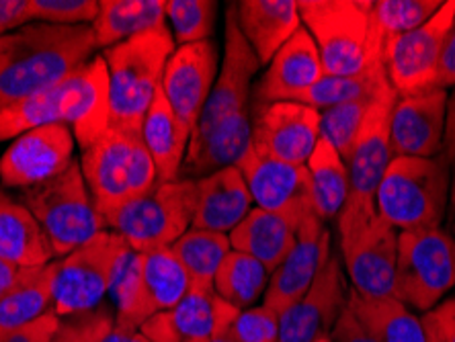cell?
Wrapping results in <instances>:
<instances>
[{
    "label": "cell",
    "instance_id": "1",
    "mask_svg": "<svg viewBox=\"0 0 455 342\" xmlns=\"http://www.w3.org/2000/svg\"><path fill=\"white\" fill-rule=\"evenodd\" d=\"M97 48L91 25L31 23L9 33L0 50V109L62 84Z\"/></svg>",
    "mask_w": 455,
    "mask_h": 342
},
{
    "label": "cell",
    "instance_id": "2",
    "mask_svg": "<svg viewBox=\"0 0 455 342\" xmlns=\"http://www.w3.org/2000/svg\"><path fill=\"white\" fill-rule=\"evenodd\" d=\"M44 125H68L83 150L109 127V78L103 56L62 84L0 109V142Z\"/></svg>",
    "mask_w": 455,
    "mask_h": 342
},
{
    "label": "cell",
    "instance_id": "3",
    "mask_svg": "<svg viewBox=\"0 0 455 342\" xmlns=\"http://www.w3.org/2000/svg\"><path fill=\"white\" fill-rule=\"evenodd\" d=\"M169 27H160L103 52L109 78V127L142 138L146 113L160 86L166 62L175 52Z\"/></svg>",
    "mask_w": 455,
    "mask_h": 342
},
{
    "label": "cell",
    "instance_id": "4",
    "mask_svg": "<svg viewBox=\"0 0 455 342\" xmlns=\"http://www.w3.org/2000/svg\"><path fill=\"white\" fill-rule=\"evenodd\" d=\"M450 189L451 171L443 156H394L379 180L376 211L398 232L441 227Z\"/></svg>",
    "mask_w": 455,
    "mask_h": 342
},
{
    "label": "cell",
    "instance_id": "5",
    "mask_svg": "<svg viewBox=\"0 0 455 342\" xmlns=\"http://www.w3.org/2000/svg\"><path fill=\"white\" fill-rule=\"evenodd\" d=\"M298 4L324 74L355 76L384 64L371 48V0H299Z\"/></svg>",
    "mask_w": 455,
    "mask_h": 342
},
{
    "label": "cell",
    "instance_id": "6",
    "mask_svg": "<svg viewBox=\"0 0 455 342\" xmlns=\"http://www.w3.org/2000/svg\"><path fill=\"white\" fill-rule=\"evenodd\" d=\"M97 210L107 213L146 195L158 183L156 166L140 136L107 127L78 160Z\"/></svg>",
    "mask_w": 455,
    "mask_h": 342
},
{
    "label": "cell",
    "instance_id": "7",
    "mask_svg": "<svg viewBox=\"0 0 455 342\" xmlns=\"http://www.w3.org/2000/svg\"><path fill=\"white\" fill-rule=\"evenodd\" d=\"M21 203L42 226L56 258H64L97 234L109 230L103 213L91 197L78 160L60 177L25 189Z\"/></svg>",
    "mask_w": 455,
    "mask_h": 342
},
{
    "label": "cell",
    "instance_id": "8",
    "mask_svg": "<svg viewBox=\"0 0 455 342\" xmlns=\"http://www.w3.org/2000/svg\"><path fill=\"white\" fill-rule=\"evenodd\" d=\"M189 277L171 248L132 252L113 285L116 324L142 328L163 312H172L189 291Z\"/></svg>",
    "mask_w": 455,
    "mask_h": 342
},
{
    "label": "cell",
    "instance_id": "9",
    "mask_svg": "<svg viewBox=\"0 0 455 342\" xmlns=\"http://www.w3.org/2000/svg\"><path fill=\"white\" fill-rule=\"evenodd\" d=\"M196 199V180L177 179L171 183H156L146 195L107 213L105 221L133 252L171 248L193 224Z\"/></svg>",
    "mask_w": 455,
    "mask_h": 342
},
{
    "label": "cell",
    "instance_id": "10",
    "mask_svg": "<svg viewBox=\"0 0 455 342\" xmlns=\"http://www.w3.org/2000/svg\"><path fill=\"white\" fill-rule=\"evenodd\" d=\"M132 252L119 234L107 230L56 260L53 312L60 318H70L101 307Z\"/></svg>",
    "mask_w": 455,
    "mask_h": 342
},
{
    "label": "cell",
    "instance_id": "11",
    "mask_svg": "<svg viewBox=\"0 0 455 342\" xmlns=\"http://www.w3.org/2000/svg\"><path fill=\"white\" fill-rule=\"evenodd\" d=\"M396 91L386 84L373 97L361 127L357 142L347 160L349 171V199L337 218L339 234L353 230L376 216V193L394 154L390 146V115L396 103Z\"/></svg>",
    "mask_w": 455,
    "mask_h": 342
},
{
    "label": "cell",
    "instance_id": "12",
    "mask_svg": "<svg viewBox=\"0 0 455 342\" xmlns=\"http://www.w3.org/2000/svg\"><path fill=\"white\" fill-rule=\"evenodd\" d=\"M455 285V240L441 227L400 232L396 298L419 312H431Z\"/></svg>",
    "mask_w": 455,
    "mask_h": 342
},
{
    "label": "cell",
    "instance_id": "13",
    "mask_svg": "<svg viewBox=\"0 0 455 342\" xmlns=\"http://www.w3.org/2000/svg\"><path fill=\"white\" fill-rule=\"evenodd\" d=\"M453 19L455 0H445L425 25L390 44L384 56V66L387 83L398 97L437 89L441 52Z\"/></svg>",
    "mask_w": 455,
    "mask_h": 342
},
{
    "label": "cell",
    "instance_id": "14",
    "mask_svg": "<svg viewBox=\"0 0 455 342\" xmlns=\"http://www.w3.org/2000/svg\"><path fill=\"white\" fill-rule=\"evenodd\" d=\"M398 236L400 232L378 213L340 234V252L351 290L365 298H396Z\"/></svg>",
    "mask_w": 455,
    "mask_h": 342
},
{
    "label": "cell",
    "instance_id": "15",
    "mask_svg": "<svg viewBox=\"0 0 455 342\" xmlns=\"http://www.w3.org/2000/svg\"><path fill=\"white\" fill-rule=\"evenodd\" d=\"M75 133L68 125H44L12 139L0 158L3 187L33 189L60 177L75 163Z\"/></svg>",
    "mask_w": 455,
    "mask_h": 342
},
{
    "label": "cell",
    "instance_id": "16",
    "mask_svg": "<svg viewBox=\"0 0 455 342\" xmlns=\"http://www.w3.org/2000/svg\"><path fill=\"white\" fill-rule=\"evenodd\" d=\"M236 169L243 172L252 203H257L260 210L281 213L296 226L316 213L312 203L310 174L306 166L265 158L251 146L238 160Z\"/></svg>",
    "mask_w": 455,
    "mask_h": 342
},
{
    "label": "cell",
    "instance_id": "17",
    "mask_svg": "<svg viewBox=\"0 0 455 342\" xmlns=\"http://www.w3.org/2000/svg\"><path fill=\"white\" fill-rule=\"evenodd\" d=\"M320 139V111L296 100L259 107L252 122L254 152L287 164L306 166Z\"/></svg>",
    "mask_w": 455,
    "mask_h": 342
},
{
    "label": "cell",
    "instance_id": "18",
    "mask_svg": "<svg viewBox=\"0 0 455 342\" xmlns=\"http://www.w3.org/2000/svg\"><path fill=\"white\" fill-rule=\"evenodd\" d=\"M347 285L340 258L331 254L304 298L279 316V342H314L331 334L347 307Z\"/></svg>",
    "mask_w": 455,
    "mask_h": 342
},
{
    "label": "cell",
    "instance_id": "19",
    "mask_svg": "<svg viewBox=\"0 0 455 342\" xmlns=\"http://www.w3.org/2000/svg\"><path fill=\"white\" fill-rule=\"evenodd\" d=\"M331 257V232L316 213L298 226V238L283 263L271 273L263 306L281 316L287 307L304 298Z\"/></svg>",
    "mask_w": 455,
    "mask_h": 342
},
{
    "label": "cell",
    "instance_id": "20",
    "mask_svg": "<svg viewBox=\"0 0 455 342\" xmlns=\"http://www.w3.org/2000/svg\"><path fill=\"white\" fill-rule=\"evenodd\" d=\"M259 68L260 62L257 53L252 52L238 27L236 4H230L226 12L224 64L218 72L212 95L207 99L196 130H207V127L222 123L224 119L246 113V100H249L251 83Z\"/></svg>",
    "mask_w": 455,
    "mask_h": 342
},
{
    "label": "cell",
    "instance_id": "21",
    "mask_svg": "<svg viewBox=\"0 0 455 342\" xmlns=\"http://www.w3.org/2000/svg\"><path fill=\"white\" fill-rule=\"evenodd\" d=\"M218 76V50L212 42L180 45L166 62L163 92L179 122L193 131Z\"/></svg>",
    "mask_w": 455,
    "mask_h": 342
},
{
    "label": "cell",
    "instance_id": "22",
    "mask_svg": "<svg viewBox=\"0 0 455 342\" xmlns=\"http://www.w3.org/2000/svg\"><path fill=\"white\" fill-rule=\"evenodd\" d=\"M447 91L435 89L398 97L390 115V146L394 156L435 158L443 146Z\"/></svg>",
    "mask_w": 455,
    "mask_h": 342
},
{
    "label": "cell",
    "instance_id": "23",
    "mask_svg": "<svg viewBox=\"0 0 455 342\" xmlns=\"http://www.w3.org/2000/svg\"><path fill=\"white\" fill-rule=\"evenodd\" d=\"M323 76L324 68L320 62L318 48L302 25L296 36L271 60L269 68L257 86V99L260 105L296 100Z\"/></svg>",
    "mask_w": 455,
    "mask_h": 342
},
{
    "label": "cell",
    "instance_id": "24",
    "mask_svg": "<svg viewBox=\"0 0 455 342\" xmlns=\"http://www.w3.org/2000/svg\"><path fill=\"white\" fill-rule=\"evenodd\" d=\"M252 142V123L249 113H240L222 123L193 130L179 179L197 180L228 166H236Z\"/></svg>",
    "mask_w": 455,
    "mask_h": 342
},
{
    "label": "cell",
    "instance_id": "25",
    "mask_svg": "<svg viewBox=\"0 0 455 342\" xmlns=\"http://www.w3.org/2000/svg\"><path fill=\"white\" fill-rule=\"evenodd\" d=\"M197 199L191 227L226 234L236 227L252 210V197L236 166H228L196 180Z\"/></svg>",
    "mask_w": 455,
    "mask_h": 342
},
{
    "label": "cell",
    "instance_id": "26",
    "mask_svg": "<svg viewBox=\"0 0 455 342\" xmlns=\"http://www.w3.org/2000/svg\"><path fill=\"white\" fill-rule=\"evenodd\" d=\"M238 27L260 64H271L275 53L302 27L296 0H240Z\"/></svg>",
    "mask_w": 455,
    "mask_h": 342
},
{
    "label": "cell",
    "instance_id": "27",
    "mask_svg": "<svg viewBox=\"0 0 455 342\" xmlns=\"http://www.w3.org/2000/svg\"><path fill=\"white\" fill-rule=\"evenodd\" d=\"M228 238L232 251L249 254L273 273L296 244L298 226L281 213L254 207Z\"/></svg>",
    "mask_w": 455,
    "mask_h": 342
},
{
    "label": "cell",
    "instance_id": "28",
    "mask_svg": "<svg viewBox=\"0 0 455 342\" xmlns=\"http://www.w3.org/2000/svg\"><path fill=\"white\" fill-rule=\"evenodd\" d=\"M189 138L191 131L179 122L160 86L142 123V142L156 166L158 183H171L179 179Z\"/></svg>",
    "mask_w": 455,
    "mask_h": 342
},
{
    "label": "cell",
    "instance_id": "29",
    "mask_svg": "<svg viewBox=\"0 0 455 342\" xmlns=\"http://www.w3.org/2000/svg\"><path fill=\"white\" fill-rule=\"evenodd\" d=\"M0 258L21 266H45L56 254L42 226L21 201L0 189Z\"/></svg>",
    "mask_w": 455,
    "mask_h": 342
},
{
    "label": "cell",
    "instance_id": "30",
    "mask_svg": "<svg viewBox=\"0 0 455 342\" xmlns=\"http://www.w3.org/2000/svg\"><path fill=\"white\" fill-rule=\"evenodd\" d=\"M166 0H99L92 21L97 45L109 50L144 33L166 27Z\"/></svg>",
    "mask_w": 455,
    "mask_h": 342
},
{
    "label": "cell",
    "instance_id": "31",
    "mask_svg": "<svg viewBox=\"0 0 455 342\" xmlns=\"http://www.w3.org/2000/svg\"><path fill=\"white\" fill-rule=\"evenodd\" d=\"M347 306L378 342H429L425 322L398 298H365L349 287Z\"/></svg>",
    "mask_w": 455,
    "mask_h": 342
},
{
    "label": "cell",
    "instance_id": "32",
    "mask_svg": "<svg viewBox=\"0 0 455 342\" xmlns=\"http://www.w3.org/2000/svg\"><path fill=\"white\" fill-rule=\"evenodd\" d=\"M314 211L323 221L337 219L349 199V171L340 154L320 138L306 163Z\"/></svg>",
    "mask_w": 455,
    "mask_h": 342
},
{
    "label": "cell",
    "instance_id": "33",
    "mask_svg": "<svg viewBox=\"0 0 455 342\" xmlns=\"http://www.w3.org/2000/svg\"><path fill=\"white\" fill-rule=\"evenodd\" d=\"M238 312L213 290L202 291L189 287L185 298L171 312V318L183 342H199L228 330Z\"/></svg>",
    "mask_w": 455,
    "mask_h": 342
},
{
    "label": "cell",
    "instance_id": "34",
    "mask_svg": "<svg viewBox=\"0 0 455 342\" xmlns=\"http://www.w3.org/2000/svg\"><path fill=\"white\" fill-rule=\"evenodd\" d=\"M441 0H371V48L384 62L394 39L406 36L441 9Z\"/></svg>",
    "mask_w": 455,
    "mask_h": 342
},
{
    "label": "cell",
    "instance_id": "35",
    "mask_svg": "<svg viewBox=\"0 0 455 342\" xmlns=\"http://www.w3.org/2000/svg\"><path fill=\"white\" fill-rule=\"evenodd\" d=\"M171 251L175 252L179 263L187 271V277H189L193 290L212 291L220 265L224 263V258L232 251V246L230 238L226 234L189 227L171 246Z\"/></svg>",
    "mask_w": 455,
    "mask_h": 342
},
{
    "label": "cell",
    "instance_id": "36",
    "mask_svg": "<svg viewBox=\"0 0 455 342\" xmlns=\"http://www.w3.org/2000/svg\"><path fill=\"white\" fill-rule=\"evenodd\" d=\"M53 277L56 260L37 266L29 279L0 299V334L19 330L53 312Z\"/></svg>",
    "mask_w": 455,
    "mask_h": 342
},
{
    "label": "cell",
    "instance_id": "37",
    "mask_svg": "<svg viewBox=\"0 0 455 342\" xmlns=\"http://www.w3.org/2000/svg\"><path fill=\"white\" fill-rule=\"evenodd\" d=\"M271 273L249 254L230 251L213 279V291L236 310H249L269 287Z\"/></svg>",
    "mask_w": 455,
    "mask_h": 342
},
{
    "label": "cell",
    "instance_id": "38",
    "mask_svg": "<svg viewBox=\"0 0 455 342\" xmlns=\"http://www.w3.org/2000/svg\"><path fill=\"white\" fill-rule=\"evenodd\" d=\"M387 83V74L384 64L370 66L365 72L355 74V76H332L324 74L316 84L310 86L296 99V103L312 107L316 111H326L332 107L353 103V100L370 99Z\"/></svg>",
    "mask_w": 455,
    "mask_h": 342
},
{
    "label": "cell",
    "instance_id": "39",
    "mask_svg": "<svg viewBox=\"0 0 455 342\" xmlns=\"http://www.w3.org/2000/svg\"><path fill=\"white\" fill-rule=\"evenodd\" d=\"M373 97L353 100V103H345L332 107V109L320 111V138L326 139V142L340 154L345 164L351 156L355 142H357Z\"/></svg>",
    "mask_w": 455,
    "mask_h": 342
},
{
    "label": "cell",
    "instance_id": "40",
    "mask_svg": "<svg viewBox=\"0 0 455 342\" xmlns=\"http://www.w3.org/2000/svg\"><path fill=\"white\" fill-rule=\"evenodd\" d=\"M218 3L212 0H166V19L172 25V39L180 45L210 42Z\"/></svg>",
    "mask_w": 455,
    "mask_h": 342
},
{
    "label": "cell",
    "instance_id": "41",
    "mask_svg": "<svg viewBox=\"0 0 455 342\" xmlns=\"http://www.w3.org/2000/svg\"><path fill=\"white\" fill-rule=\"evenodd\" d=\"M33 23L92 25L99 12L97 0H29Z\"/></svg>",
    "mask_w": 455,
    "mask_h": 342
},
{
    "label": "cell",
    "instance_id": "42",
    "mask_svg": "<svg viewBox=\"0 0 455 342\" xmlns=\"http://www.w3.org/2000/svg\"><path fill=\"white\" fill-rule=\"evenodd\" d=\"M230 337L236 342H279V316L265 306L240 310Z\"/></svg>",
    "mask_w": 455,
    "mask_h": 342
},
{
    "label": "cell",
    "instance_id": "43",
    "mask_svg": "<svg viewBox=\"0 0 455 342\" xmlns=\"http://www.w3.org/2000/svg\"><path fill=\"white\" fill-rule=\"evenodd\" d=\"M116 314L107 307H97L89 314L62 318L52 342H101L103 334L109 330Z\"/></svg>",
    "mask_w": 455,
    "mask_h": 342
},
{
    "label": "cell",
    "instance_id": "44",
    "mask_svg": "<svg viewBox=\"0 0 455 342\" xmlns=\"http://www.w3.org/2000/svg\"><path fill=\"white\" fill-rule=\"evenodd\" d=\"M60 322L62 318L56 312H50L44 318L19 328V330L0 334V342H52L60 328Z\"/></svg>",
    "mask_w": 455,
    "mask_h": 342
},
{
    "label": "cell",
    "instance_id": "45",
    "mask_svg": "<svg viewBox=\"0 0 455 342\" xmlns=\"http://www.w3.org/2000/svg\"><path fill=\"white\" fill-rule=\"evenodd\" d=\"M331 338L332 342H378L363 326L359 324V320L355 318V314L349 310V306H347L343 314L339 316L337 324H334V328L331 330Z\"/></svg>",
    "mask_w": 455,
    "mask_h": 342
},
{
    "label": "cell",
    "instance_id": "46",
    "mask_svg": "<svg viewBox=\"0 0 455 342\" xmlns=\"http://www.w3.org/2000/svg\"><path fill=\"white\" fill-rule=\"evenodd\" d=\"M31 21L29 0H0V37Z\"/></svg>",
    "mask_w": 455,
    "mask_h": 342
},
{
    "label": "cell",
    "instance_id": "47",
    "mask_svg": "<svg viewBox=\"0 0 455 342\" xmlns=\"http://www.w3.org/2000/svg\"><path fill=\"white\" fill-rule=\"evenodd\" d=\"M140 330L150 338V342H183V338L179 337L175 324H172L171 312L156 314V316L146 322Z\"/></svg>",
    "mask_w": 455,
    "mask_h": 342
},
{
    "label": "cell",
    "instance_id": "48",
    "mask_svg": "<svg viewBox=\"0 0 455 342\" xmlns=\"http://www.w3.org/2000/svg\"><path fill=\"white\" fill-rule=\"evenodd\" d=\"M450 86H455V19L450 33H447L443 52H441L437 74V89L447 91Z\"/></svg>",
    "mask_w": 455,
    "mask_h": 342
},
{
    "label": "cell",
    "instance_id": "49",
    "mask_svg": "<svg viewBox=\"0 0 455 342\" xmlns=\"http://www.w3.org/2000/svg\"><path fill=\"white\" fill-rule=\"evenodd\" d=\"M427 316L437 328L439 337L443 342H455V298L445 299L435 310L427 312Z\"/></svg>",
    "mask_w": 455,
    "mask_h": 342
},
{
    "label": "cell",
    "instance_id": "50",
    "mask_svg": "<svg viewBox=\"0 0 455 342\" xmlns=\"http://www.w3.org/2000/svg\"><path fill=\"white\" fill-rule=\"evenodd\" d=\"M37 266H21L11 263V260L0 258V299L6 298L11 291H15L19 285L31 277V273Z\"/></svg>",
    "mask_w": 455,
    "mask_h": 342
},
{
    "label": "cell",
    "instance_id": "51",
    "mask_svg": "<svg viewBox=\"0 0 455 342\" xmlns=\"http://www.w3.org/2000/svg\"><path fill=\"white\" fill-rule=\"evenodd\" d=\"M441 156L447 160L451 171V195L455 199V92L447 103V119H445V133L443 146H441Z\"/></svg>",
    "mask_w": 455,
    "mask_h": 342
},
{
    "label": "cell",
    "instance_id": "52",
    "mask_svg": "<svg viewBox=\"0 0 455 342\" xmlns=\"http://www.w3.org/2000/svg\"><path fill=\"white\" fill-rule=\"evenodd\" d=\"M101 342H150V338L138 328L117 326L116 320H113L111 328L103 334Z\"/></svg>",
    "mask_w": 455,
    "mask_h": 342
},
{
    "label": "cell",
    "instance_id": "53",
    "mask_svg": "<svg viewBox=\"0 0 455 342\" xmlns=\"http://www.w3.org/2000/svg\"><path fill=\"white\" fill-rule=\"evenodd\" d=\"M423 322H425V328H427V337H429V342H443V340H441V337H439L437 328H435V324H433V322L429 320V316H427V314H425Z\"/></svg>",
    "mask_w": 455,
    "mask_h": 342
},
{
    "label": "cell",
    "instance_id": "54",
    "mask_svg": "<svg viewBox=\"0 0 455 342\" xmlns=\"http://www.w3.org/2000/svg\"><path fill=\"white\" fill-rule=\"evenodd\" d=\"M199 342H236V340L230 337V328H228V330L213 334L212 338H205V340H199Z\"/></svg>",
    "mask_w": 455,
    "mask_h": 342
},
{
    "label": "cell",
    "instance_id": "55",
    "mask_svg": "<svg viewBox=\"0 0 455 342\" xmlns=\"http://www.w3.org/2000/svg\"><path fill=\"white\" fill-rule=\"evenodd\" d=\"M314 342H332V338H331V334H324V337H318Z\"/></svg>",
    "mask_w": 455,
    "mask_h": 342
},
{
    "label": "cell",
    "instance_id": "56",
    "mask_svg": "<svg viewBox=\"0 0 455 342\" xmlns=\"http://www.w3.org/2000/svg\"><path fill=\"white\" fill-rule=\"evenodd\" d=\"M6 37V36H4ZM4 37H0V50H3V44H4Z\"/></svg>",
    "mask_w": 455,
    "mask_h": 342
},
{
    "label": "cell",
    "instance_id": "57",
    "mask_svg": "<svg viewBox=\"0 0 455 342\" xmlns=\"http://www.w3.org/2000/svg\"><path fill=\"white\" fill-rule=\"evenodd\" d=\"M453 203H455V199H453ZM453 234H455V216H453Z\"/></svg>",
    "mask_w": 455,
    "mask_h": 342
}]
</instances>
